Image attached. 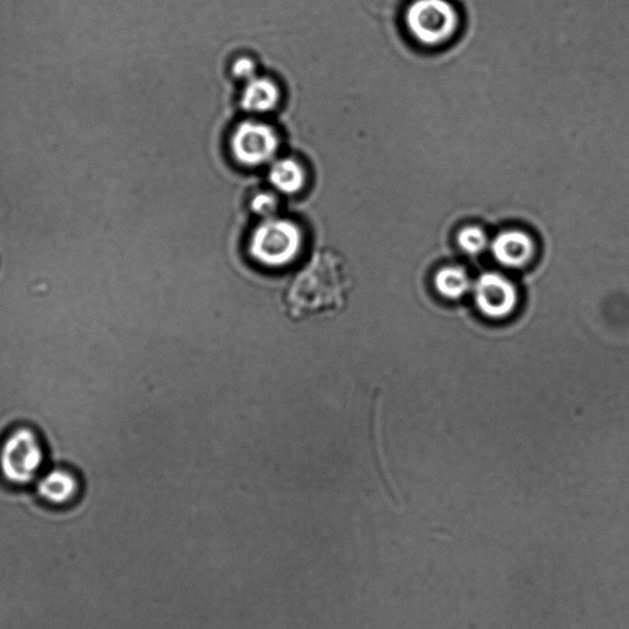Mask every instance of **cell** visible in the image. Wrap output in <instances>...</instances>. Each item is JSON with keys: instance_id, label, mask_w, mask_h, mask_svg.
<instances>
[{"instance_id": "obj_1", "label": "cell", "mask_w": 629, "mask_h": 629, "mask_svg": "<svg viewBox=\"0 0 629 629\" xmlns=\"http://www.w3.org/2000/svg\"><path fill=\"white\" fill-rule=\"evenodd\" d=\"M352 281L347 262L332 250H320L295 274L282 294L289 321L331 319L346 310Z\"/></svg>"}, {"instance_id": "obj_3", "label": "cell", "mask_w": 629, "mask_h": 629, "mask_svg": "<svg viewBox=\"0 0 629 629\" xmlns=\"http://www.w3.org/2000/svg\"><path fill=\"white\" fill-rule=\"evenodd\" d=\"M405 20L413 39L428 47L453 39L460 23L458 10L449 0H413Z\"/></svg>"}, {"instance_id": "obj_8", "label": "cell", "mask_w": 629, "mask_h": 629, "mask_svg": "<svg viewBox=\"0 0 629 629\" xmlns=\"http://www.w3.org/2000/svg\"><path fill=\"white\" fill-rule=\"evenodd\" d=\"M78 489L77 478L67 470H52L37 482V493L43 501L55 505L71 502L77 496Z\"/></svg>"}, {"instance_id": "obj_4", "label": "cell", "mask_w": 629, "mask_h": 629, "mask_svg": "<svg viewBox=\"0 0 629 629\" xmlns=\"http://www.w3.org/2000/svg\"><path fill=\"white\" fill-rule=\"evenodd\" d=\"M43 449L40 439L29 428L14 430L0 448V472L15 486L29 485L42 469Z\"/></svg>"}, {"instance_id": "obj_7", "label": "cell", "mask_w": 629, "mask_h": 629, "mask_svg": "<svg viewBox=\"0 0 629 629\" xmlns=\"http://www.w3.org/2000/svg\"><path fill=\"white\" fill-rule=\"evenodd\" d=\"M491 251L499 265L521 268L535 256L536 246L532 236L523 230H503L491 241Z\"/></svg>"}, {"instance_id": "obj_5", "label": "cell", "mask_w": 629, "mask_h": 629, "mask_svg": "<svg viewBox=\"0 0 629 629\" xmlns=\"http://www.w3.org/2000/svg\"><path fill=\"white\" fill-rule=\"evenodd\" d=\"M231 152L240 164L261 166L270 163L279 148V138L271 126L246 121L236 127L230 141Z\"/></svg>"}, {"instance_id": "obj_11", "label": "cell", "mask_w": 629, "mask_h": 629, "mask_svg": "<svg viewBox=\"0 0 629 629\" xmlns=\"http://www.w3.org/2000/svg\"><path fill=\"white\" fill-rule=\"evenodd\" d=\"M434 286L442 297L456 300L470 292L472 281L465 268L448 266L440 268L435 274Z\"/></svg>"}, {"instance_id": "obj_12", "label": "cell", "mask_w": 629, "mask_h": 629, "mask_svg": "<svg viewBox=\"0 0 629 629\" xmlns=\"http://www.w3.org/2000/svg\"><path fill=\"white\" fill-rule=\"evenodd\" d=\"M489 244L486 231L475 225L461 229L458 234V245L467 255H480Z\"/></svg>"}, {"instance_id": "obj_2", "label": "cell", "mask_w": 629, "mask_h": 629, "mask_svg": "<svg viewBox=\"0 0 629 629\" xmlns=\"http://www.w3.org/2000/svg\"><path fill=\"white\" fill-rule=\"evenodd\" d=\"M304 246L303 231L293 220L266 218L250 236L249 251L255 262L270 270H281L297 260Z\"/></svg>"}, {"instance_id": "obj_9", "label": "cell", "mask_w": 629, "mask_h": 629, "mask_svg": "<svg viewBox=\"0 0 629 629\" xmlns=\"http://www.w3.org/2000/svg\"><path fill=\"white\" fill-rule=\"evenodd\" d=\"M279 99L281 93L276 83L271 79L255 77L247 82L241 95V105L246 111L265 114L276 109Z\"/></svg>"}, {"instance_id": "obj_6", "label": "cell", "mask_w": 629, "mask_h": 629, "mask_svg": "<svg viewBox=\"0 0 629 629\" xmlns=\"http://www.w3.org/2000/svg\"><path fill=\"white\" fill-rule=\"evenodd\" d=\"M472 288L478 310L488 319L503 320L512 315L518 306V290L501 273H483Z\"/></svg>"}, {"instance_id": "obj_13", "label": "cell", "mask_w": 629, "mask_h": 629, "mask_svg": "<svg viewBox=\"0 0 629 629\" xmlns=\"http://www.w3.org/2000/svg\"><path fill=\"white\" fill-rule=\"evenodd\" d=\"M251 207L255 213L262 215L263 218H271L277 211L278 201L271 193L262 192L254 197Z\"/></svg>"}, {"instance_id": "obj_14", "label": "cell", "mask_w": 629, "mask_h": 629, "mask_svg": "<svg viewBox=\"0 0 629 629\" xmlns=\"http://www.w3.org/2000/svg\"><path fill=\"white\" fill-rule=\"evenodd\" d=\"M234 74L240 79H245L247 82L255 78L256 66L255 63L249 58H240L235 62L233 68Z\"/></svg>"}, {"instance_id": "obj_10", "label": "cell", "mask_w": 629, "mask_h": 629, "mask_svg": "<svg viewBox=\"0 0 629 629\" xmlns=\"http://www.w3.org/2000/svg\"><path fill=\"white\" fill-rule=\"evenodd\" d=\"M270 181L279 192L294 195L303 190L306 184L305 170L297 160L278 159L271 166Z\"/></svg>"}]
</instances>
